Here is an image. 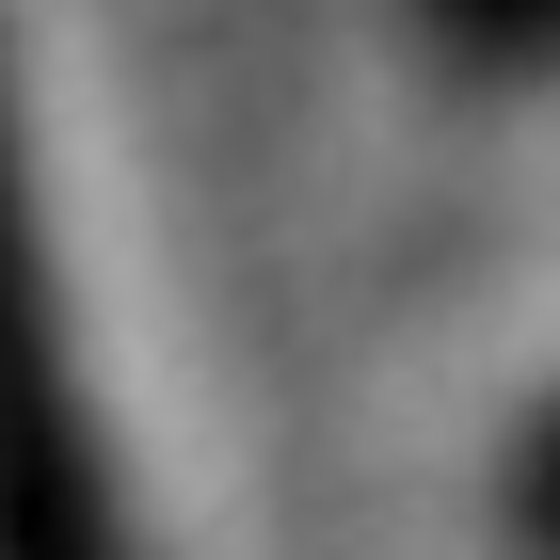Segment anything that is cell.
Segmentation results:
<instances>
[{"label": "cell", "instance_id": "1", "mask_svg": "<svg viewBox=\"0 0 560 560\" xmlns=\"http://www.w3.org/2000/svg\"><path fill=\"white\" fill-rule=\"evenodd\" d=\"M81 432L48 385V289H33V224H16V176H0V560H81Z\"/></svg>", "mask_w": 560, "mask_h": 560}]
</instances>
